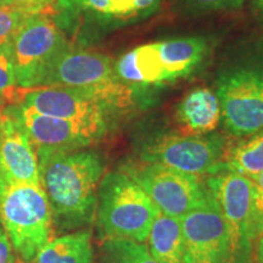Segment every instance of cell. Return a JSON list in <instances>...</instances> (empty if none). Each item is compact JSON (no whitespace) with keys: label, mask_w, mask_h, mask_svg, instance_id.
Masks as SVG:
<instances>
[{"label":"cell","mask_w":263,"mask_h":263,"mask_svg":"<svg viewBox=\"0 0 263 263\" xmlns=\"http://www.w3.org/2000/svg\"><path fill=\"white\" fill-rule=\"evenodd\" d=\"M179 221L186 263H230L228 226L216 202L186 213Z\"/></svg>","instance_id":"obj_13"},{"label":"cell","mask_w":263,"mask_h":263,"mask_svg":"<svg viewBox=\"0 0 263 263\" xmlns=\"http://www.w3.org/2000/svg\"><path fill=\"white\" fill-rule=\"evenodd\" d=\"M8 188V184H6L4 170H3V163H2V154H0V199L4 195Z\"/></svg>","instance_id":"obj_30"},{"label":"cell","mask_w":263,"mask_h":263,"mask_svg":"<svg viewBox=\"0 0 263 263\" xmlns=\"http://www.w3.org/2000/svg\"><path fill=\"white\" fill-rule=\"evenodd\" d=\"M16 105L31 108L47 116L77 121V122L106 124L112 111L94 95L81 89L66 87H37L21 89Z\"/></svg>","instance_id":"obj_12"},{"label":"cell","mask_w":263,"mask_h":263,"mask_svg":"<svg viewBox=\"0 0 263 263\" xmlns=\"http://www.w3.org/2000/svg\"><path fill=\"white\" fill-rule=\"evenodd\" d=\"M66 87L87 91L111 111L129 107L133 88L118 80L115 61L98 51L68 47L59 54L43 78L41 87Z\"/></svg>","instance_id":"obj_4"},{"label":"cell","mask_w":263,"mask_h":263,"mask_svg":"<svg viewBox=\"0 0 263 263\" xmlns=\"http://www.w3.org/2000/svg\"><path fill=\"white\" fill-rule=\"evenodd\" d=\"M245 0H177L178 9L189 16H200L212 12L241 8Z\"/></svg>","instance_id":"obj_22"},{"label":"cell","mask_w":263,"mask_h":263,"mask_svg":"<svg viewBox=\"0 0 263 263\" xmlns=\"http://www.w3.org/2000/svg\"><path fill=\"white\" fill-rule=\"evenodd\" d=\"M37 14L18 6H0V48L11 45L25 22Z\"/></svg>","instance_id":"obj_21"},{"label":"cell","mask_w":263,"mask_h":263,"mask_svg":"<svg viewBox=\"0 0 263 263\" xmlns=\"http://www.w3.org/2000/svg\"><path fill=\"white\" fill-rule=\"evenodd\" d=\"M68 42L50 15H34L25 22L11 44L20 88L41 87L43 78Z\"/></svg>","instance_id":"obj_9"},{"label":"cell","mask_w":263,"mask_h":263,"mask_svg":"<svg viewBox=\"0 0 263 263\" xmlns=\"http://www.w3.org/2000/svg\"><path fill=\"white\" fill-rule=\"evenodd\" d=\"M10 108L27 133L38 160L55 153L89 146L106 134L108 127L106 124L84 123L47 116L22 105H11Z\"/></svg>","instance_id":"obj_11"},{"label":"cell","mask_w":263,"mask_h":263,"mask_svg":"<svg viewBox=\"0 0 263 263\" xmlns=\"http://www.w3.org/2000/svg\"><path fill=\"white\" fill-rule=\"evenodd\" d=\"M5 5V0H0V6H4Z\"/></svg>","instance_id":"obj_32"},{"label":"cell","mask_w":263,"mask_h":263,"mask_svg":"<svg viewBox=\"0 0 263 263\" xmlns=\"http://www.w3.org/2000/svg\"><path fill=\"white\" fill-rule=\"evenodd\" d=\"M254 251H255L254 255H255L256 263H263V233L258 236L257 239H256Z\"/></svg>","instance_id":"obj_29"},{"label":"cell","mask_w":263,"mask_h":263,"mask_svg":"<svg viewBox=\"0 0 263 263\" xmlns=\"http://www.w3.org/2000/svg\"><path fill=\"white\" fill-rule=\"evenodd\" d=\"M91 230L84 228L51 239L32 263H93Z\"/></svg>","instance_id":"obj_17"},{"label":"cell","mask_w":263,"mask_h":263,"mask_svg":"<svg viewBox=\"0 0 263 263\" xmlns=\"http://www.w3.org/2000/svg\"><path fill=\"white\" fill-rule=\"evenodd\" d=\"M145 16L141 0H108V17L130 20Z\"/></svg>","instance_id":"obj_24"},{"label":"cell","mask_w":263,"mask_h":263,"mask_svg":"<svg viewBox=\"0 0 263 263\" xmlns=\"http://www.w3.org/2000/svg\"><path fill=\"white\" fill-rule=\"evenodd\" d=\"M174 117L179 133L207 136L212 134L222 121L221 105L211 89L196 88L179 101Z\"/></svg>","instance_id":"obj_15"},{"label":"cell","mask_w":263,"mask_h":263,"mask_svg":"<svg viewBox=\"0 0 263 263\" xmlns=\"http://www.w3.org/2000/svg\"><path fill=\"white\" fill-rule=\"evenodd\" d=\"M58 0H5V5L18 6L37 15H52L57 10Z\"/></svg>","instance_id":"obj_25"},{"label":"cell","mask_w":263,"mask_h":263,"mask_svg":"<svg viewBox=\"0 0 263 263\" xmlns=\"http://www.w3.org/2000/svg\"><path fill=\"white\" fill-rule=\"evenodd\" d=\"M147 241V249L157 263H186L182 226L178 218L160 212L151 226Z\"/></svg>","instance_id":"obj_16"},{"label":"cell","mask_w":263,"mask_h":263,"mask_svg":"<svg viewBox=\"0 0 263 263\" xmlns=\"http://www.w3.org/2000/svg\"><path fill=\"white\" fill-rule=\"evenodd\" d=\"M255 8L258 10V12L263 16V0H252Z\"/></svg>","instance_id":"obj_31"},{"label":"cell","mask_w":263,"mask_h":263,"mask_svg":"<svg viewBox=\"0 0 263 263\" xmlns=\"http://www.w3.org/2000/svg\"><path fill=\"white\" fill-rule=\"evenodd\" d=\"M224 164L251 180L258 177L263 172V130L242 138L226 150Z\"/></svg>","instance_id":"obj_18"},{"label":"cell","mask_w":263,"mask_h":263,"mask_svg":"<svg viewBox=\"0 0 263 263\" xmlns=\"http://www.w3.org/2000/svg\"><path fill=\"white\" fill-rule=\"evenodd\" d=\"M121 171L136 180L166 216L180 219L186 213L215 203L205 179L200 176L143 161L128 162Z\"/></svg>","instance_id":"obj_6"},{"label":"cell","mask_w":263,"mask_h":263,"mask_svg":"<svg viewBox=\"0 0 263 263\" xmlns=\"http://www.w3.org/2000/svg\"><path fill=\"white\" fill-rule=\"evenodd\" d=\"M41 185L48 197L55 232L88 228L97 215L105 164L97 151H61L38 160Z\"/></svg>","instance_id":"obj_1"},{"label":"cell","mask_w":263,"mask_h":263,"mask_svg":"<svg viewBox=\"0 0 263 263\" xmlns=\"http://www.w3.org/2000/svg\"><path fill=\"white\" fill-rule=\"evenodd\" d=\"M224 128L245 138L263 130V71L239 68L227 72L217 82Z\"/></svg>","instance_id":"obj_10"},{"label":"cell","mask_w":263,"mask_h":263,"mask_svg":"<svg viewBox=\"0 0 263 263\" xmlns=\"http://www.w3.org/2000/svg\"><path fill=\"white\" fill-rule=\"evenodd\" d=\"M22 88L18 87L12 60L11 45L0 48V99H6L11 105L20 100Z\"/></svg>","instance_id":"obj_20"},{"label":"cell","mask_w":263,"mask_h":263,"mask_svg":"<svg viewBox=\"0 0 263 263\" xmlns=\"http://www.w3.org/2000/svg\"><path fill=\"white\" fill-rule=\"evenodd\" d=\"M0 154L8 186L41 185L37 153L10 107L0 115Z\"/></svg>","instance_id":"obj_14"},{"label":"cell","mask_w":263,"mask_h":263,"mask_svg":"<svg viewBox=\"0 0 263 263\" xmlns=\"http://www.w3.org/2000/svg\"><path fill=\"white\" fill-rule=\"evenodd\" d=\"M0 221L15 254L26 263L52 239L51 210L41 185H9L0 199Z\"/></svg>","instance_id":"obj_5"},{"label":"cell","mask_w":263,"mask_h":263,"mask_svg":"<svg viewBox=\"0 0 263 263\" xmlns=\"http://www.w3.org/2000/svg\"><path fill=\"white\" fill-rule=\"evenodd\" d=\"M207 49L201 37L147 43L115 61V72L118 80L132 88L162 85L192 73L203 61Z\"/></svg>","instance_id":"obj_2"},{"label":"cell","mask_w":263,"mask_h":263,"mask_svg":"<svg viewBox=\"0 0 263 263\" xmlns=\"http://www.w3.org/2000/svg\"><path fill=\"white\" fill-rule=\"evenodd\" d=\"M57 10H64V11H77L80 10V0H58Z\"/></svg>","instance_id":"obj_28"},{"label":"cell","mask_w":263,"mask_h":263,"mask_svg":"<svg viewBox=\"0 0 263 263\" xmlns=\"http://www.w3.org/2000/svg\"><path fill=\"white\" fill-rule=\"evenodd\" d=\"M80 9L89 10L108 17V0H80Z\"/></svg>","instance_id":"obj_27"},{"label":"cell","mask_w":263,"mask_h":263,"mask_svg":"<svg viewBox=\"0 0 263 263\" xmlns=\"http://www.w3.org/2000/svg\"><path fill=\"white\" fill-rule=\"evenodd\" d=\"M0 263H16L15 251L0 221Z\"/></svg>","instance_id":"obj_26"},{"label":"cell","mask_w":263,"mask_h":263,"mask_svg":"<svg viewBox=\"0 0 263 263\" xmlns=\"http://www.w3.org/2000/svg\"><path fill=\"white\" fill-rule=\"evenodd\" d=\"M205 183L228 226L230 263H251L255 246L251 229L254 182L226 167L209 174Z\"/></svg>","instance_id":"obj_8"},{"label":"cell","mask_w":263,"mask_h":263,"mask_svg":"<svg viewBox=\"0 0 263 263\" xmlns=\"http://www.w3.org/2000/svg\"><path fill=\"white\" fill-rule=\"evenodd\" d=\"M226 140L221 136L159 133L141 144L139 159L195 176H209L226 168Z\"/></svg>","instance_id":"obj_7"},{"label":"cell","mask_w":263,"mask_h":263,"mask_svg":"<svg viewBox=\"0 0 263 263\" xmlns=\"http://www.w3.org/2000/svg\"><path fill=\"white\" fill-rule=\"evenodd\" d=\"M251 199V229L254 240L263 233V172L252 180Z\"/></svg>","instance_id":"obj_23"},{"label":"cell","mask_w":263,"mask_h":263,"mask_svg":"<svg viewBox=\"0 0 263 263\" xmlns=\"http://www.w3.org/2000/svg\"><path fill=\"white\" fill-rule=\"evenodd\" d=\"M159 213L143 188L123 171L104 174L95 215L103 240L118 238L145 242Z\"/></svg>","instance_id":"obj_3"},{"label":"cell","mask_w":263,"mask_h":263,"mask_svg":"<svg viewBox=\"0 0 263 263\" xmlns=\"http://www.w3.org/2000/svg\"><path fill=\"white\" fill-rule=\"evenodd\" d=\"M99 263H157L144 242L129 239H104Z\"/></svg>","instance_id":"obj_19"}]
</instances>
